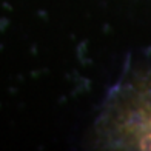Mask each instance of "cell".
Segmentation results:
<instances>
[{"label":"cell","mask_w":151,"mask_h":151,"mask_svg":"<svg viewBox=\"0 0 151 151\" xmlns=\"http://www.w3.org/2000/svg\"><path fill=\"white\" fill-rule=\"evenodd\" d=\"M96 142L109 150L151 151V70L136 68L111 90L96 122Z\"/></svg>","instance_id":"cell-1"}]
</instances>
